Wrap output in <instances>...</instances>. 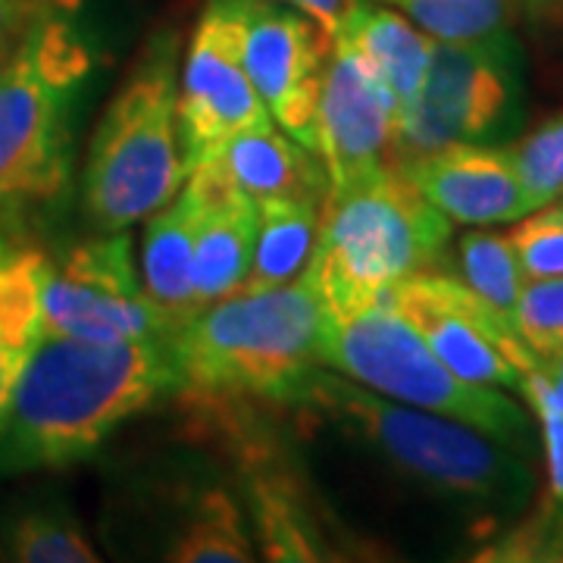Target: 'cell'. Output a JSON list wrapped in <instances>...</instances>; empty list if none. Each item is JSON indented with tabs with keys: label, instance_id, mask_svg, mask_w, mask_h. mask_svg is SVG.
<instances>
[{
	"label": "cell",
	"instance_id": "cell-1",
	"mask_svg": "<svg viewBox=\"0 0 563 563\" xmlns=\"http://www.w3.org/2000/svg\"><path fill=\"white\" fill-rule=\"evenodd\" d=\"M169 339L85 342L41 329L0 426V476L85 461L122 422L179 391Z\"/></svg>",
	"mask_w": 563,
	"mask_h": 563
},
{
	"label": "cell",
	"instance_id": "cell-2",
	"mask_svg": "<svg viewBox=\"0 0 563 563\" xmlns=\"http://www.w3.org/2000/svg\"><path fill=\"white\" fill-rule=\"evenodd\" d=\"M288 404L417 483L429 495L492 520L520 514L532 498L526 454L466 422L391 401L329 366H313Z\"/></svg>",
	"mask_w": 563,
	"mask_h": 563
},
{
	"label": "cell",
	"instance_id": "cell-3",
	"mask_svg": "<svg viewBox=\"0 0 563 563\" xmlns=\"http://www.w3.org/2000/svg\"><path fill=\"white\" fill-rule=\"evenodd\" d=\"M322 295L313 263L301 279L235 291L173 332L181 388L220 401H282L320 366Z\"/></svg>",
	"mask_w": 563,
	"mask_h": 563
},
{
	"label": "cell",
	"instance_id": "cell-4",
	"mask_svg": "<svg viewBox=\"0 0 563 563\" xmlns=\"http://www.w3.org/2000/svg\"><path fill=\"white\" fill-rule=\"evenodd\" d=\"M320 366L391 401L466 422L529 457L532 426L504 388L461 379L410 322L379 298L322 295Z\"/></svg>",
	"mask_w": 563,
	"mask_h": 563
},
{
	"label": "cell",
	"instance_id": "cell-5",
	"mask_svg": "<svg viewBox=\"0 0 563 563\" xmlns=\"http://www.w3.org/2000/svg\"><path fill=\"white\" fill-rule=\"evenodd\" d=\"M176 35L151 38L91 135L81 210L98 232H120L147 220L188 179L176 117Z\"/></svg>",
	"mask_w": 563,
	"mask_h": 563
},
{
	"label": "cell",
	"instance_id": "cell-6",
	"mask_svg": "<svg viewBox=\"0 0 563 563\" xmlns=\"http://www.w3.org/2000/svg\"><path fill=\"white\" fill-rule=\"evenodd\" d=\"M95 54L60 0L0 63V207L54 198L69 173L73 103Z\"/></svg>",
	"mask_w": 563,
	"mask_h": 563
},
{
	"label": "cell",
	"instance_id": "cell-7",
	"mask_svg": "<svg viewBox=\"0 0 563 563\" xmlns=\"http://www.w3.org/2000/svg\"><path fill=\"white\" fill-rule=\"evenodd\" d=\"M448 239L451 220L398 163H388L342 195H325L313 254L320 295L369 298L432 269Z\"/></svg>",
	"mask_w": 563,
	"mask_h": 563
},
{
	"label": "cell",
	"instance_id": "cell-8",
	"mask_svg": "<svg viewBox=\"0 0 563 563\" xmlns=\"http://www.w3.org/2000/svg\"><path fill=\"white\" fill-rule=\"evenodd\" d=\"M523 113V57L510 32L435 41L420 98L395 135V163L448 144L504 139Z\"/></svg>",
	"mask_w": 563,
	"mask_h": 563
},
{
	"label": "cell",
	"instance_id": "cell-9",
	"mask_svg": "<svg viewBox=\"0 0 563 563\" xmlns=\"http://www.w3.org/2000/svg\"><path fill=\"white\" fill-rule=\"evenodd\" d=\"M410 322L439 361L461 379L523 391V376L539 357L520 339L510 317L485 303L470 285L444 273H417L369 295Z\"/></svg>",
	"mask_w": 563,
	"mask_h": 563
},
{
	"label": "cell",
	"instance_id": "cell-10",
	"mask_svg": "<svg viewBox=\"0 0 563 563\" xmlns=\"http://www.w3.org/2000/svg\"><path fill=\"white\" fill-rule=\"evenodd\" d=\"M41 329L85 342H141L173 335L147 301L129 229L101 232L44 263Z\"/></svg>",
	"mask_w": 563,
	"mask_h": 563
},
{
	"label": "cell",
	"instance_id": "cell-11",
	"mask_svg": "<svg viewBox=\"0 0 563 563\" xmlns=\"http://www.w3.org/2000/svg\"><path fill=\"white\" fill-rule=\"evenodd\" d=\"M179 141L188 173L220 154L232 135L273 122L242 60L235 0H210L179 76Z\"/></svg>",
	"mask_w": 563,
	"mask_h": 563
},
{
	"label": "cell",
	"instance_id": "cell-12",
	"mask_svg": "<svg viewBox=\"0 0 563 563\" xmlns=\"http://www.w3.org/2000/svg\"><path fill=\"white\" fill-rule=\"evenodd\" d=\"M398 110L373 63L344 35L329 44L317 101V157L325 195H342L395 163Z\"/></svg>",
	"mask_w": 563,
	"mask_h": 563
},
{
	"label": "cell",
	"instance_id": "cell-13",
	"mask_svg": "<svg viewBox=\"0 0 563 563\" xmlns=\"http://www.w3.org/2000/svg\"><path fill=\"white\" fill-rule=\"evenodd\" d=\"M242 60L282 132L317 154V101L332 38L282 0H235Z\"/></svg>",
	"mask_w": 563,
	"mask_h": 563
},
{
	"label": "cell",
	"instance_id": "cell-14",
	"mask_svg": "<svg viewBox=\"0 0 563 563\" xmlns=\"http://www.w3.org/2000/svg\"><path fill=\"white\" fill-rule=\"evenodd\" d=\"M398 166L426 201L461 225L517 222L536 210L510 151L495 144H448Z\"/></svg>",
	"mask_w": 563,
	"mask_h": 563
},
{
	"label": "cell",
	"instance_id": "cell-15",
	"mask_svg": "<svg viewBox=\"0 0 563 563\" xmlns=\"http://www.w3.org/2000/svg\"><path fill=\"white\" fill-rule=\"evenodd\" d=\"M188 179L195 181L201 198L195 239V291L203 310L235 295L247 279L261 232V210L213 163L195 166Z\"/></svg>",
	"mask_w": 563,
	"mask_h": 563
},
{
	"label": "cell",
	"instance_id": "cell-16",
	"mask_svg": "<svg viewBox=\"0 0 563 563\" xmlns=\"http://www.w3.org/2000/svg\"><path fill=\"white\" fill-rule=\"evenodd\" d=\"M201 198L195 181L185 179L181 191L157 207L141 235V285L147 301L161 313L169 332H179L201 313L195 291V239H198Z\"/></svg>",
	"mask_w": 563,
	"mask_h": 563
},
{
	"label": "cell",
	"instance_id": "cell-17",
	"mask_svg": "<svg viewBox=\"0 0 563 563\" xmlns=\"http://www.w3.org/2000/svg\"><path fill=\"white\" fill-rule=\"evenodd\" d=\"M207 163H213L257 207L273 201H325L329 185L320 157L282 132L276 122L232 135Z\"/></svg>",
	"mask_w": 563,
	"mask_h": 563
},
{
	"label": "cell",
	"instance_id": "cell-18",
	"mask_svg": "<svg viewBox=\"0 0 563 563\" xmlns=\"http://www.w3.org/2000/svg\"><path fill=\"white\" fill-rule=\"evenodd\" d=\"M339 35H344L354 47H361L363 57L373 63L385 91L395 101L398 125H401L410 107L420 98L435 41L395 7L379 3V0H357L347 20L342 22Z\"/></svg>",
	"mask_w": 563,
	"mask_h": 563
},
{
	"label": "cell",
	"instance_id": "cell-19",
	"mask_svg": "<svg viewBox=\"0 0 563 563\" xmlns=\"http://www.w3.org/2000/svg\"><path fill=\"white\" fill-rule=\"evenodd\" d=\"M47 257L32 247L0 254V426L41 335V276Z\"/></svg>",
	"mask_w": 563,
	"mask_h": 563
},
{
	"label": "cell",
	"instance_id": "cell-20",
	"mask_svg": "<svg viewBox=\"0 0 563 563\" xmlns=\"http://www.w3.org/2000/svg\"><path fill=\"white\" fill-rule=\"evenodd\" d=\"M261 232L251 273L239 291H266L301 279L320 244L322 203L273 201L261 203Z\"/></svg>",
	"mask_w": 563,
	"mask_h": 563
},
{
	"label": "cell",
	"instance_id": "cell-21",
	"mask_svg": "<svg viewBox=\"0 0 563 563\" xmlns=\"http://www.w3.org/2000/svg\"><path fill=\"white\" fill-rule=\"evenodd\" d=\"M251 551L254 544L244 532L239 504L210 488L191 501L166 558L176 563H247L254 561Z\"/></svg>",
	"mask_w": 563,
	"mask_h": 563
},
{
	"label": "cell",
	"instance_id": "cell-22",
	"mask_svg": "<svg viewBox=\"0 0 563 563\" xmlns=\"http://www.w3.org/2000/svg\"><path fill=\"white\" fill-rule=\"evenodd\" d=\"M457 261H461V279L485 303H492L498 313L514 320V310H517L520 291L526 285V273L507 242V235L470 229L457 244Z\"/></svg>",
	"mask_w": 563,
	"mask_h": 563
},
{
	"label": "cell",
	"instance_id": "cell-23",
	"mask_svg": "<svg viewBox=\"0 0 563 563\" xmlns=\"http://www.w3.org/2000/svg\"><path fill=\"white\" fill-rule=\"evenodd\" d=\"M432 41H479L510 32L514 0H379Z\"/></svg>",
	"mask_w": 563,
	"mask_h": 563
},
{
	"label": "cell",
	"instance_id": "cell-24",
	"mask_svg": "<svg viewBox=\"0 0 563 563\" xmlns=\"http://www.w3.org/2000/svg\"><path fill=\"white\" fill-rule=\"evenodd\" d=\"M7 554L22 563H95L98 554L66 510H29L7 526Z\"/></svg>",
	"mask_w": 563,
	"mask_h": 563
},
{
	"label": "cell",
	"instance_id": "cell-25",
	"mask_svg": "<svg viewBox=\"0 0 563 563\" xmlns=\"http://www.w3.org/2000/svg\"><path fill=\"white\" fill-rule=\"evenodd\" d=\"M510 157L536 210L563 201V113L542 122L517 147H510Z\"/></svg>",
	"mask_w": 563,
	"mask_h": 563
},
{
	"label": "cell",
	"instance_id": "cell-26",
	"mask_svg": "<svg viewBox=\"0 0 563 563\" xmlns=\"http://www.w3.org/2000/svg\"><path fill=\"white\" fill-rule=\"evenodd\" d=\"M526 279H554L563 276V201L544 203L526 213L507 232Z\"/></svg>",
	"mask_w": 563,
	"mask_h": 563
},
{
	"label": "cell",
	"instance_id": "cell-27",
	"mask_svg": "<svg viewBox=\"0 0 563 563\" xmlns=\"http://www.w3.org/2000/svg\"><path fill=\"white\" fill-rule=\"evenodd\" d=\"M514 322L520 339L536 351V357L563 347V276L526 279Z\"/></svg>",
	"mask_w": 563,
	"mask_h": 563
},
{
	"label": "cell",
	"instance_id": "cell-28",
	"mask_svg": "<svg viewBox=\"0 0 563 563\" xmlns=\"http://www.w3.org/2000/svg\"><path fill=\"white\" fill-rule=\"evenodd\" d=\"M526 401L532 404V410L539 413L544 439V457H548V485H551V498L554 504H563V407L554 398L551 385L539 369L526 373L523 391Z\"/></svg>",
	"mask_w": 563,
	"mask_h": 563
},
{
	"label": "cell",
	"instance_id": "cell-29",
	"mask_svg": "<svg viewBox=\"0 0 563 563\" xmlns=\"http://www.w3.org/2000/svg\"><path fill=\"white\" fill-rule=\"evenodd\" d=\"M47 3L54 0H0V63L10 57Z\"/></svg>",
	"mask_w": 563,
	"mask_h": 563
},
{
	"label": "cell",
	"instance_id": "cell-30",
	"mask_svg": "<svg viewBox=\"0 0 563 563\" xmlns=\"http://www.w3.org/2000/svg\"><path fill=\"white\" fill-rule=\"evenodd\" d=\"M282 3H288L295 10H301L303 16H310V20L320 25L325 38H335L339 29H342V22L347 20V13L354 10L357 0H282Z\"/></svg>",
	"mask_w": 563,
	"mask_h": 563
},
{
	"label": "cell",
	"instance_id": "cell-31",
	"mask_svg": "<svg viewBox=\"0 0 563 563\" xmlns=\"http://www.w3.org/2000/svg\"><path fill=\"white\" fill-rule=\"evenodd\" d=\"M520 7L536 29L563 32V0H520Z\"/></svg>",
	"mask_w": 563,
	"mask_h": 563
},
{
	"label": "cell",
	"instance_id": "cell-32",
	"mask_svg": "<svg viewBox=\"0 0 563 563\" xmlns=\"http://www.w3.org/2000/svg\"><path fill=\"white\" fill-rule=\"evenodd\" d=\"M539 373L548 379L551 391H554V398H558L563 407V347H554V351H544V354H539Z\"/></svg>",
	"mask_w": 563,
	"mask_h": 563
},
{
	"label": "cell",
	"instance_id": "cell-33",
	"mask_svg": "<svg viewBox=\"0 0 563 563\" xmlns=\"http://www.w3.org/2000/svg\"><path fill=\"white\" fill-rule=\"evenodd\" d=\"M7 247H10V244H7V239H3V235H0V254H3V251H7Z\"/></svg>",
	"mask_w": 563,
	"mask_h": 563
}]
</instances>
